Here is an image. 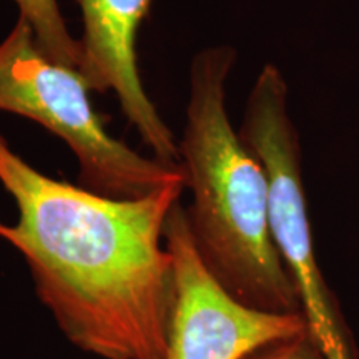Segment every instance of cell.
I'll list each match as a JSON object with an SVG mask.
<instances>
[{"mask_svg":"<svg viewBox=\"0 0 359 359\" xmlns=\"http://www.w3.org/2000/svg\"><path fill=\"white\" fill-rule=\"evenodd\" d=\"M0 185L19 212L0 238L24 257L65 338L102 359H165L175 291L165 226L187 183L102 196L40 173L0 135Z\"/></svg>","mask_w":359,"mask_h":359,"instance_id":"6da1fadb","label":"cell"},{"mask_svg":"<svg viewBox=\"0 0 359 359\" xmlns=\"http://www.w3.org/2000/svg\"><path fill=\"white\" fill-rule=\"evenodd\" d=\"M238 52L205 47L190 65L187 123L178 142L191 203L188 230L201 262L238 302L259 311L303 314L269 226L263 163L233 128L226 82Z\"/></svg>","mask_w":359,"mask_h":359,"instance_id":"7a4b0ae2","label":"cell"},{"mask_svg":"<svg viewBox=\"0 0 359 359\" xmlns=\"http://www.w3.org/2000/svg\"><path fill=\"white\" fill-rule=\"evenodd\" d=\"M92 88L77 69L40 50L34 30L19 17L0 42V111L24 116L65 142L79 161L80 187L110 198H143L177 182L182 165L161 163L130 148L107 130L93 109Z\"/></svg>","mask_w":359,"mask_h":359,"instance_id":"3957f363","label":"cell"},{"mask_svg":"<svg viewBox=\"0 0 359 359\" xmlns=\"http://www.w3.org/2000/svg\"><path fill=\"white\" fill-rule=\"evenodd\" d=\"M165 243L175 269L165 359H245L308 330L303 314L259 311L233 298L201 262L180 201L168 215Z\"/></svg>","mask_w":359,"mask_h":359,"instance_id":"277c9868","label":"cell"},{"mask_svg":"<svg viewBox=\"0 0 359 359\" xmlns=\"http://www.w3.org/2000/svg\"><path fill=\"white\" fill-rule=\"evenodd\" d=\"M83 22L79 72L92 92H114L130 127L161 163H180L178 142L148 97L138 70L137 37L155 0H74Z\"/></svg>","mask_w":359,"mask_h":359,"instance_id":"5b68a950","label":"cell"},{"mask_svg":"<svg viewBox=\"0 0 359 359\" xmlns=\"http://www.w3.org/2000/svg\"><path fill=\"white\" fill-rule=\"evenodd\" d=\"M19 17L32 27L40 50L57 64L77 69L82 64V45L72 37L57 0H13Z\"/></svg>","mask_w":359,"mask_h":359,"instance_id":"8992f818","label":"cell"},{"mask_svg":"<svg viewBox=\"0 0 359 359\" xmlns=\"http://www.w3.org/2000/svg\"><path fill=\"white\" fill-rule=\"evenodd\" d=\"M245 359H326L309 331L264 344Z\"/></svg>","mask_w":359,"mask_h":359,"instance_id":"52a82bcc","label":"cell"},{"mask_svg":"<svg viewBox=\"0 0 359 359\" xmlns=\"http://www.w3.org/2000/svg\"><path fill=\"white\" fill-rule=\"evenodd\" d=\"M0 223H2V219H0Z\"/></svg>","mask_w":359,"mask_h":359,"instance_id":"ba28073f","label":"cell"}]
</instances>
